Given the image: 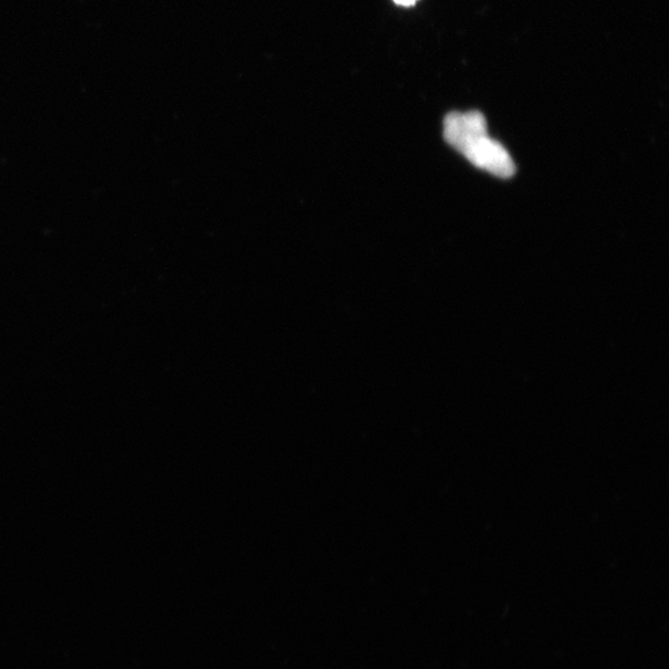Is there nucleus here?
Listing matches in <instances>:
<instances>
[{"label": "nucleus", "mask_w": 669, "mask_h": 669, "mask_svg": "<svg viewBox=\"0 0 669 669\" xmlns=\"http://www.w3.org/2000/svg\"><path fill=\"white\" fill-rule=\"evenodd\" d=\"M445 138L481 170L503 179L516 173L508 149L489 136L487 119L479 111L450 113L445 119Z\"/></svg>", "instance_id": "1"}, {"label": "nucleus", "mask_w": 669, "mask_h": 669, "mask_svg": "<svg viewBox=\"0 0 669 669\" xmlns=\"http://www.w3.org/2000/svg\"><path fill=\"white\" fill-rule=\"evenodd\" d=\"M395 2L399 6L410 7V6H414L417 2V0H395Z\"/></svg>", "instance_id": "2"}]
</instances>
